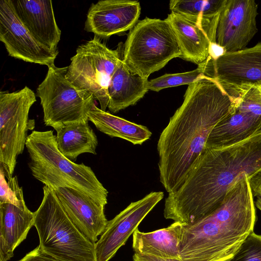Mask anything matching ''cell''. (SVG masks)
I'll use <instances>...</instances> for the list:
<instances>
[{"label":"cell","instance_id":"cell-1","mask_svg":"<svg viewBox=\"0 0 261 261\" xmlns=\"http://www.w3.org/2000/svg\"><path fill=\"white\" fill-rule=\"evenodd\" d=\"M233 97L214 79L203 76L188 85L181 105L170 118L157 144L160 180L175 192L205 148L215 126L229 112Z\"/></svg>","mask_w":261,"mask_h":261},{"label":"cell","instance_id":"cell-2","mask_svg":"<svg viewBox=\"0 0 261 261\" xmlns=\"http://www.w3.org/2000/svg\"><path fill=\"white\" fill-rule=\"evenodd\" d=\"M261 169V128L249 138L223 148L205 147L184 182L168 194L164 216L191 224L224 201L231 189Z\"/></svg>","mask_w":261,"mask_h":261},{"label":"cell","instance_id":"cell-3","mask_svg":"<svg viewBox=\"0 0 261 261\" xmlns=\"http://www.w3.org/2000/svg\"><path fill=\"white\" fill-rule=\"evenodd\" d=\"M253 195L246 176L214 211L191 224H184L179 245L182 261H226L253 231Z\"/></svg>","mask_w":261,"mask_h":261},{"label":"cell","instance_id":"cell-4","mask_svg":"<svg viewBox=\"0 0 261 261\" xmlns=\"http://www.w3.org/2000/svg\"><path fill=\"white\" fill-rule=\"evenodd\" d=\"M25 147L32 175L52 189L65 187L76 190L106 206L108 192L89 166L70 161L58 148L52 130H33L28 135Z\"/></svg>","mask_w":261,"mask_h":261},{"label":"cell","instance_id":"cell-5","mask_svg":"<svg viewBox=\"0 0 261 261\" xmlns=\"http://www.w3.org/2000/svg\"><path fill=\"white\" fill-rule=\"evenodd\" d=\"M43 196L34 213L33 226L41 250L59 261H97L95 244L69 217L54 189L43 187Z\"/></svg>","mask_w":261,"mask_h":261},{"label":"cell","instance_id":"cell-6","mask_svg":"<svg viewBox=\"0 0 261 261\" xmlns=\"http://www.w3.org/2000/svg\"><path fill=\"white\" fill-rule=\"evenodd\" d=\"M180 51L170 23L165 19L145 18L129 31L124 44L123 61L133 73L148 79Z\"/></svg>","mask_w":261,"mask_h":261},{"label":"cell","instance_id":"cell-7","mask_svg":"<svg viewBox=\"0 0 261 261\" xmlns=\"http://www.w3.org/2000/svg\"><path fill=\"white\" fill-rule=\"evenodd\" d=\"M68 66H48L46 76L36 90L43 112V122L54 129L64 124L89 121L94 103L93 96L66 77Z\"/></svg>","mask_w":261,"mask_h":261},{"label":"cell","instance_id":"cell-8","mask_svg":"<svg viewBox=\"0 0 261 261\" xmlns=\"http://www.w3.org/2000/svg\"><path fill=\"white\" fill-rule=\"evenodd\" d=\"M119 47L109 48L95 37L79 46L71 58L66 79L75 86L88 91L106 111L109 103L108 89L111 78L122 58Z\"/></svg>","mask_w":261,"mask_h":261},{"label":"cell","instance_id":"cell-9","mask_svg":"<svg viewBox=\"0 0 261 261\" xmlns=\"http://www.w3.org/2000/svg\"><path fill=\"white\" fill-rule=\"evenodd\" d=\"M36 101L35 93L27 86L0 92V169L8 180L13 177L17 157L23 151L28 130L34 127L29 114Z\"/></svg>","mask_w":261,"mask_h":261},{"label":"cell","instance_id":"cell-10","mask_svg":"<svg viewBox=\"0 0 261 261\" xmlns=\"http://www.w3.org/2000/svg\"><path fill=\"white\" fill-rule=\"evenodd\" d=\"M233 102L228 114L215 126L205 147L223 148L241 142L261 128V88L243 84L231 89Z\"/></svg>","mask_w":261,"mask_h":261},{"label":"cell","instance_id":"cell-11","mask_svg":"<svg viewBox=\"0 0 261 261\" xmlns=\"http://www.w3.org/2000/svg\"><path fill=\"white\" fill-rule=\"evenodd\" d=\"M0 41L9 56L47 67L54 64L59 53L33 36L18 17L11 0L0 1Z\"/></svg>","mask_w":261,"mask_h":261},{"label":"cell","instance_id":"cell-12","mask_svg":"<svg viewBox=\"0 0 261 261\" xmlns=\"http://www.w3.org/2000/svg\"><path fill=\"white\" fill-rule=\"evenodd\" d=\"M203 75L226 90L243 84L261 83V42L250 48L226 53L216 60L203 62Z\"/></svg>","mask_w":261,"mask_h":261},{"label":"cell","instance_id":"cell-13","mask_svg":"<svg viewBox=\"0 0 261 261\" xmlns=\"http://www.w3.org/2000/svg\"><path fill=\"white\" fill-rule=\"evenodd\" d=\"M163 192H151L131 202L113 219L108 221L95 244L97 261H109L138 228L147 214L163 198Z\"/></svg>","mask_w":261,"mask_h":261},{"label":"cell","instance_id":"cell-14","mask_svg":"<svg viewBox=\"0 0 261 261\" xmlns=\"http://www.w3.org/2000/svg\"><path fill=\"white\" fill-rule=\"evenodd\" d=\"M254 0H225L216 32V43L226 53L244 49L257 32Z\"/></svg>","mask_w":261,"mask_h":261},{"label":"cell","instance_id":"cell-15","mask_svg":"<svg viewBox=\"0 0 261 261\" xmlns=\"http://www.w3.org/2000/svg\"><path fill=\"white\" fill-rule=\"evenodd\" d=\"M34 213L27 206L22 187L15 181L10 194L0 200V261H8L34 225Z\"/></svg>","mask_w":261,"mask_h":261},{"label":"cell","instance_id":"cell-16","mask_svg":"<svg viewBox=\"0 0 261 261\" xmlns=\"http://www.w3.org/2000/svg\"><path fill=\"white\" fill-rule=\"evenodd\" d=\"M141 13L140 3L130 0H102L92 4L85 23V30L98 38L130 30Z\"/></svg>","mask_w":261,"mask_h":261},{"label":"cell","instance_id":"cell-17","mask_svg":"<svg viewBox=\"0 0 261 261\" xmlns=\"http://www.w3.org/2000/svg\"><path fill=\"white\" fill-rule=\"evenodd\" d=\"M53 189L73 223L89 240L95 243L108 222L105 214V206L72 188Z\"/></svg>","mask_w":261,"mask_h":261},{"label":"cell","instance_id":"cell-18","mask_svg":"<svg viewBox=\"0 0 261 261\" xmlns=\"http://www.w3.org/2000/svg\"><path fill=\"white\" fill-rule=\"evenodd\" d=\"M12 1L18 17L33 36L47 48L58 50L61 31L55 17L52 1Z\"/></svg>","mask_w":261,"mask_h":261},{"label":"cell","instance_id":"cell-19","mask_svg":"<svg viewBox=\"0 0 261 261\" xmlns=\"http://www.w3.org/2000/svg\"><path fill=\"white\" fill-rule=\"evenodd\" d=\"M122 58L118 63L108 89V108L113 113L135 105L148 91V79L131 72Z\"/></svg>","mask_w":261,"mask_h":261},{"label":"cell","instance_id":"cell-20","mask_svg":"<svg viewBox=\"0 0 261 261\" xmlns=\"http://www.w3.org/2000/svg\"><path fill=\"white\" fill-rule=\"evenodd\" d=\"M166 19L176 36L179 58L198 65L205 61L209 56L211 41L204 31L196 23L173 12Z\"/></svg>","mask_w":261,"mask_h":261},{"label":"cell","instance_id":"cell-21","mask_svg":"<svg viewBox=\"0 0 261 261\" xmlns=\"http://www.w3.org/2000/svg\"><path fill=\"white\" fill-rule=\"evenodd\" d=\"M183 224L174 222L166 228L149 232L136 229L133 234L135 253L181 259L179 245Z\"/></svg>","mask_w":261,"mask_h":261},{"label":"cell","instance_id":"cell-22","mask_svg":"<svg viewBox=\"0 0 261 261\" xmlns=\"http://www.w3.org/2000/svg\"><path fill=\"white\" fill-rule=\"evenodd\" d=\"M88 121L68 123L55 129L57 132L56 141L58 149L73 162L81 154H96L98 140Z\"/></svg>","mask_w":261,"mask_h":261},{"label":"cell","instance_id":"cell-23","mask_svg":"<svg viewBox=\"0 0 261 261\" xmlns=\"http://www.w3.org/2000/svg\"><path fill=\"white\" fill-rule=\"evenodd\" d=\"M225 0H171V12L198 24L206 33L211 43L216 42V32L221 9Z\"/></svg>","mask_w":261,"mask_h":261},{"label":"cell","instance_id":"cell-24","mask_svg":"<svg viewBox=\"0 0 261 261\" xmlns=\"http://www.w3.org/2000/svg\"><path fill=\"white\" fill-rule=\"evenodd\" d=\"M88 119L101 133L123 139L134 145L142 144L152 135L147 127L103 111L95 104L88 113Z\"/></svg>","mask_w":261,"mask_h":261},{"label":"cell","instance_id":"cell-25","mask_svg":"<svg viewBox=\"0 0 261 261\" xmlns=\"http://www.w3.org/2000/svg\"><path fill=\"white\" fill-rule=\"evenodd\" d=\"M203 63L195 69L182 73H168L148 81V89L159 92L164 89L183 85H190L203 76Z\"/></svg>","mask_w":261,"mask_h":261},{"label":"cell","instance_id":"cell-26","mask_svg":"<svg viewBox=\"0 0 261 261\" xmlns=\"http://www.w3.org/2000/svg\"><path fill=\"white\" fill-rule=\"evenodd\" d=\"M226 261H261V235L251 232Z\"/></svg>","mask_w":261,"mask_h":261},{"label":"cell","instance_id":"cell-27","mask_svg":"<svg viewBox=\"0 0 261 261\" xmlns=\"http://www.w3.org/2000/svg\"><path fill=\"white\" fill-rule=\"evenodd\" d=\"M17 261H59L43 252L39 246Z\"/></svg>","mask_w":261,"mask_h":261},{"label":"cell","instance_id":"cell-28","mask_svg":"<svg viewBox=\"0 0 261 261\" xmlns=\"http://www.w3.org/2000/svg\"><path fill=\"white\" fill-rule=\"evenodd\" d=\"M133 261H182L181 259L175 258H164L150 254L134 253Z\"/></svg>","mask_w":261,"mask_h":261},{"label":"cell","instance_id":"cell-29","mask_svg":"<svg viewBox=\"0 0 261 261\" xmlns=\"http://www.w3.org/2000/svg\"><path fill=\"white\" fill-rule=\"evenodd\" d=\"M248 179L253 196L261 194V169Z\"/></svg>","mask_w":261,"mask_h":261},{"label":"cell","instance_id":"cell-30","mask_svg":"<svg viewBox=\"0 0 261 261\" xmlns=\"http://www.w3.org/2000/svg\"><path fill=\"white\" fill-rule=\"evenodd\" d=\"M225 49L216 43H211L209 48V57L216 60L226 53Z\"/></svg>","mask_w":261,"mask_h":261},{"label":"cell","instance_id":"cell-31","mask_svg":"<svg viewBox=\"0 0 261 261\" xmlns=\"http://www.w3.org/2000/svg\"><path fill=\"white\" fill-rule=\"evenodd\" d=\"M255 197H256V200L254 204L261 211V194H257Z\"/></svg>","mask_w":261,"mask_h":261},{"label":"cell","instance_id":"cell-32","mask_svg":"<svg viewBox=\"0 0 261 261\" xmlns=\"http://www.w3.org/2000/svg\"><path fill=\"white\" fill-rule=\"evenodd\" d=\"M257 85H258L260 86V88H261V83H259V84H258Z\"/></svg>","mask_w":261,"mask_h":261}]
</instances>
